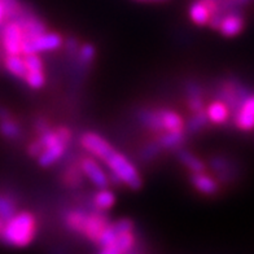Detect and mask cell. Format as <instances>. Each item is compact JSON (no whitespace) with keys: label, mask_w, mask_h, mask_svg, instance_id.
<instances>
[{"label":"cell","mask_w":254,"mask_h":254,"mask_svg":"<svg viewBox=\"0 0 254 254\" xmlns=\"http://www.w3.org/2000/svg\"><path fill=\"white\" fill-rule=\"evenodd\" d=\"M116 202V194L111 190L107 188H100L99 192L94 196V205L97 210L105 211L111 209Z\"/></svg>","instance_id":"16"},{"label":"cell","mask_w":254,"mask_h":254,"mask_svg":"<svg viewBox=\"0 0 254 254\" xmlns=\"http://www.w3.org/2000/svg\"><path fill=\"white\" fill-rule=\"evenodd\" d=\"M67 141L59 140L57 143L52 144L51 147L46 148L42 153L38 156V164L42 167H50L56 162V161L60 160L64 156L65 151H66Z\"/></svg>","instance_id":"11"},{"label":"cell","mask_w":254,"mask_h":254,"mask_svg":"<svg viewBox=\"0 0 254 254\" xmlns=\"http://www.w3.org/2000/svg\"><path fill=\"white\" fill-rule=\"evenodd\" d=\"M7 22V13H5V5L3 0H0V27Z\"/></svg>","instance_id":"29"},{"label":"cell","mask_w":254,"mask_h":254,"mask_svg":"<svg viewBox=\"0 0 254 254\" xmlns=\"http://www.w3.org/2000/svg\"><path fill=\"white\" fill-rule=\"evenodd\" d=\"M16 213V206L9 198L0 196V219L7 222Z\"/></svg>","instance_id":"24"},{"label":"cell","mask_w":254,"mask_h":254,"mask_svg":"<svg viewBox=\"0 0 254 254\" xmlns=\"http://www.w3.org/2000/svg\"><path fill=\"white\" fill-rule=\"evenodd\" d=\"M82 178H83V174L80 169H77V167H70L65 173V182L71 187H78L82 183Z\"/></svg>","instance_id":"26"},{"label":"cell","mask_w":254,"mask_h":254,"mask_svg":"<svg viewBox=\"0 0 254 254\" xmlns=\"http://www.w3.org/2000/svg\"><path fill=\"white\" fill-rule=\"evenodd\" d=\"M100 161L107 165L111 174L116 175L121 183L126 184L131 190H139L141 187L143 181L135 165L126 156L116 151L112 145L101 156Z\"/></svg>","instance_id":"2"},{"label":"cell","mask_w":254,"mask_h":254,"mask_svg":"<svg viewBox=\"0 0 254 254\" xmlns=\"http://www.w3.org/2000/svg\"><path fill=\"white\" fill-rule=\"evenodd\" d=\"M3 64L4 67H5L12 75L24 79L25 75H26L27 73L26 66H25L24 56H21V55H5Z\"/></svg>","instance_id":"15"},{"label":"cell","mask_w":254,"mask_h":254,"mask_svg":"<svg viewBox=\"0 0 254 254\" xmlns=\"http://www.w3.org/2000/svg\"><path fill=\"white\" fill-rule=\"evenodd\" d=\"M108 224H109V221L103 211L97 210L96 213H87L80 234L84 235L88 240L96 244L97 239Z\"/></svg>","instance_id":"7"},{"label":"cell","mask_w":254,"mask_h":254,"mask_svg":"<svg viewBox=\"0 0 254 254\" xmlns=\"http://www.w3.org/2000/svg\"><path fill=\"white\" fill-rule=\"evenodd\" d=\"M35 234H37L35 217L29 211H22V213H14L4 223L0 238L3 239L5 244L24 248L31 244Z\"/></svg>","instance_id":"1"},{"label":"cell","mask_w":254,"mask_h":254,"mask_svg":"<svg viewBox=\"0 0 254 254\" xmlns=\"http://www.w3.org/2000/svg\"><path fill=\"white\" fill-rule=\"evenodd\" d=\"M135 235L132 231H124L113 239L111 244L101 248V253L104 254H122L130 252L135 247Z\"/></svg>","instance_id":"9"},{"label":"cell","mask_w":254,"mask_h":254,"mask_svg":"<svg viewBox=\"0 0 254 254\" xmlns=\"http://www.w3.org/2000/svg\"><path fill=\"white\" fill-rule=\"evenodd\" d=\"M207 122H209V120H207V116L204 109L200 112H196V113H193V117L188 121L187 130L190 132H197L202 127L206 126Z\"/></svg>","instance_id":"22"},{"label":"cell","mask_w":254,"mask_h":254,"mask_svg":"<svg viewBox=\"0 0 254 254\" xmlns=\"http://www.w3.org/2000/svg\"><path fill=\"white\" fill-rule=\"evenodd\" d=\"M4 223H5V222H4L3 219H0V235H1V231H3Z\"/></svg>","instance_id":"31"},{"label":"cell","mask_w":254,"mask_h":254,"mask_svg":"<svg viewBox=\"0 0 254 254\" xmlns=\"http://www.w3.org/2000/svg\"><path fill=\"white\" fill-rule=\"evenodd\" d=\"M79 169L84 177H87L95 187L107 188L109 184V178L104 173L103 167L99 165L95 157H84L80 160Z\"/></svg>","instance_id":"6"},{"label":"cell","mask_w":254,"mask_h":254,"mask_svg":"<svg viewBox=\"0 0 254 254\" xmlns=\"http://www.w3.org/2000/svg\"><path fill=\"white\" fill-rule=\"evenodd\" d=\"M205 113L207 116V120L210 121L211 124L222 125L227 122L228 117H230V108L224 101L217 100L207 105Z\"/></svg>","instance_id":"13"},{"label":"cell","mask_w":254,"mask_h":254,"mask_svg":"<svg viewBox=\"0 0 254 254\" xmlns=\"http://www.w3.org/2000/svg\"><path fill=\"white\" fill-rule=\"evenodd\" d=\"M136 1H151V3H156V1H166V0H136Z\"/></svg>","instance_id":"30"},{"label":"cell","mask_w":254,"mask_h":254,"mask_svg":"<svg viewBox=\"0 0 254 254\" xmlns=\"http://www.w3.org/2000/svg\"><path fill=\"white\" fill-rule=\"evenodd\" d=\"M64 40L59 33L44 31L31 39H22L21 44V55L42 54V52H52L63 46Z\"/></svg>","instance_id":"3"},{"label":"cell","mask_w":254,"mask_h":254,"mask_svg":"<svg viewBox=\"0 0 254 254\" xmlns=\"http://www.w3.org/2000/svg\"><path fill=\"white\" fill-rule=\"evenodd\" d=\"M22 27L17 20L7 21L1 26V47L5 55H21Z\"/></svg>","instance_id":"4"},{"label":"cell","mask_w":254,"mask_h":254,"mask_svg":"<svg viewBox=\"0 0 254 254\" xmlns=\"http://www.w3.org/2000/svg\"><path fill=\"white\" fill-rule=\"evenodd\" d=\"M0 132L5 137H8V139H16L21 134L18 125L13 122L9 117L0 120Z\"/></svg>","instance_id":"20"},{"label":"cell","mask_w":254,"mask_h":254,"mask_svg":"<svg viewBox=\"0 0 254 254\" xmlns=\"http://www.w3.org/2000/svg\"><path fill=\"white\" fill-rule=\"evenodd\" d=\"M24 56L25 61V66H26L27 71H33V70H43L44 64L42 57L39 56V54H27L22 55Z\"/></svg>","instance_id":"23"},{"label":"cell","mask_w":254,"mask_h":254,"mask_svg":"<svg viewBox=\"0 0 254 254\" xmlns=\"http://www.w3.org/2000/svg\"><path fill=\"white\" fill-rule=\"evenodd\" d=\"M24 80L27 83V86L34 90H39L46 83V75H44L43 70H33L27 71L25 75Z\"/></svg>","instance_id":"21"},{"label":"cell","mask_w":254,"mask_h":254,"mask_svg":"<svg viewBox=\"0 0 254 254\" xmlns=\"http://www.w3.org/2000/svg\"><path fill=\"white\" fill-rule=\"evenodd\" d=\"M190 183L193 187L201 193L204 194H214L218 190V183L211 177L206 175L204 171L201 173H192L190 175Z\"/></svg>","instance_id":"14"},{"label":"cell","mask_w":254,"mask_h":254,"mask_svg":"<svg viewBox=\"0 0 254 254\" xmlns=\"http://www.w3.org/2000/svg\"><path fill=\"white\" fill-rule=\"evenodd\" d=\"M217 0H196L190 4V18L192 22L198 26L209 24V21L214 14H217Z\"/></svg>","instance_id":"5"},{"label":"cell","mask_w":254,"mask_h":254,"mask_svg":"<svg viewBox=\"0 0 254 254\" xmlns=\"http://www.w3.org/2000/svg\"><path fill=\"white\" fill-rule=\"evenodd\" d=\"M160 149H161V147L157 141H154V143H149L147 147L144 148L143 151H141V158H143L144 161L152 160V158H154L156 156H157V153L160 152Z\"/></svg>","instance_id":"27"},{"label":"cell","mask_w":254,"mask_h":254,"mask_svg":"<svg viewBox=\"0 0 254 254\" xmlns=\"http://www.w3.org/2000/svg\"><path fill=\"white\" fill-rule=\"evenodd\" d=\"M184 140L183 131H165L164 134L158 137L157 143L160 144L161 148H177L181 145Z\"/></svg>","instance_id":"17"},{"label":"cell","mask_w":254,"mask_h":254,"mask_svg":"<svg viewBox=\"0 0 254 254\" xmlns=\"http://www.w3.org/2000/svg\"><path fill=\"white\" fill-rule=\"evenodd\" d=\"M235 125L239 130H254V95L241 100L235 113Z\"/></svg>","instance_id":"8"},{"label":"cell","mask_w":254,"mask_h":254,"mask_svg":"<svg viewBox=\"0 0 254 254\" xmlns=\"http://www.w3.org/2000/svg\"><path fill=\"white\" fill-rule=\"evenodd\" d=\"M157 126L158 132L162 131H183L184 120L181 114L174 111L161 109L157 111Z\"/></svg>","instance_id":"10"},{"label":"cell","mask_w":254,"mask_h":254,"mask_svg":"<svg viewBox=\"0 0 254 254\" xmlns=\"http://www.w3.org/2000/svg\"><path fill=\"white\" fill-rule=\"evenodd\" d=\"M244 27V20L240 14L228 13L224 17H221L218 29L223 34L224 37H235L240 34V31Z\"/></svg>","instance_id":"12"},{"label":"cell","mask_w":254,"mask_h":254,"mask_svg":"<svg viewBox=\"0 0 254 254\" xmlns=\"http://www.w3.org/2000/svg\"><path fill=\"white\" fill-rule=\"evenodd\" d=\"M86 211L83 210H73L70 213H67L66 217H65V223L71 231L80 234L82 232V228H83L84 219H86Z\"/></svg>","instance_id":"19"},{"label":"cell","mask_w":254,"mask_h":254,"mask_svg":"<svg viewBox=\"0 0 254 254\" xmlns=\"http://www.w3.org/2000/svg\"><path fill=\"white\" fill-rule=\"evenodd\" d=\"M95 59V48L91 44H84L79 50V55H78V61L82 66L90 65Z\"/></svg>","instance_id":"25"},{"label":"cell","mask_w":254,"mask_h":254,"mask_svg":"<svg viewBox=\"0 0 254 254\" xmlns=\"http://www.w3.org/2000/svg\"><path fill=\"white\" fill-rule=\"evenodd\" d=\"M188 107H190V109L193 112V113L204 109V103H202V99H201L200 94L190 95V99H188Z\"/></svg>","instance_id":"28"},{"label":"cell","mask_w":254,"mask_h":254,"mask_svg":"<svg viewBox=\"0 0 254 254\" xmlns=\"http://www.w3.org/2000/svg\"><path fill=\"white\" fill-rule=\"evenodd\" d=\"M179 156V161L184 166L187 167L188 170L192 171V173H201V171H205V164L200 158H197L194 154L190 153L187 151H181L178 153Z\"/></svg>","instance_id":"18"}]
</instances>
